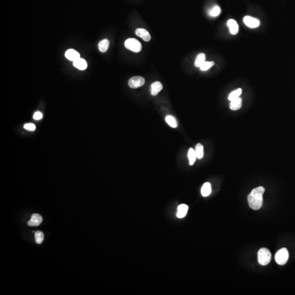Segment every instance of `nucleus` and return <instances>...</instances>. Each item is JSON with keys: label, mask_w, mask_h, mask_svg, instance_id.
<instances>
[{"label": "nucleus", "mask_w": 295, "mask_h": 295, "mask_svg": "<svg viewBox=\"0 0 295 295\" xmlns=\"http://www.w3.org/2000/svg\"><path fill=\"white\" fill-rule=\"evenodd\" d=\"M241 98H238L231 101L230 104V108L233 110H239L241 107Z\"/></svg>", "instance_id": "obj_14"}, {"label": "nucleus", "mask_w": 295, "mask_h": 295, "mask_svg": "<svg viewBox=\"0 0 295 295\" xmlns=\"http://www.w3.org/2000/svg\"><path fill=\"white\" fill-rule=\"evenodd\" d=\"M35 237L36 243L38 244H40L42 243L44 239V233L42 231H37L35 232Z\"/></svg>", "instance_id": "obj_22"}, {"label": "nucleus", "mask_w": 295, "mask_h": 295, "mask_svg": "<svg viewBox=\"0 0 295 295\" xmlns=\"http://www.w3.org/2000/svg\"><path fill=\"white\" fill-rule=\"evenodd\" d=\"M258 261L261 265L266 266L268 265L271 260V253L267 248H261L258 252Z\"/></svg>", "instance_id": "obj_2"}, {"label": "nucleus", "mask_w": 295, "mask_h": 295, "mask_svg": "<svg viewBox=\"0 0 295 295\" xmlns=\"http://www.w3.org/2000/svg\"><path fill=\"white\" fill-rule=\"evenodd\" d=\"M243 22L248 27L252 29L258 27L260 24L259 20L257 19L250 16H246L243 18Z\"/></svg>", "instance_id": "obj_6"}, {"label": "nucleus", "mask_w": 295, "mask_h": 295, "mask_svg": "<svg viewBox=\"0 0 295 295\" xmlns=\"http://www.w3.org/2000/svg\"><path fill=\"white\" fill-rule=\"evenodd\" d=\"M136 34L145 42H149L151 40L150 34L144 29H137L136 30Z\"/></svg>", "instance_id": "obj_9"}, {"label": "nucleus", "mask_w": 295, "mask_h": 295, "mask_svg": "<svg viewBox=\"0 0 295 295\" xmlns=\"http://www.w3.org/2000/svg\"><path fill=\"white\" fill-rule=\"evenodd\" d=\"M125 46L132 52L138 53L142 50V44L135 38H129L125 42Z\"/></svg>", "instance_id": "obj_3"}, {"label": "nucleus", "mask_w": 295, "mask_h": 295, "mask_svg": "<svg viewBox=\"0 0 295 295\" xmlns=\"http://www.w3.org/2000/svg\"><path fill=\"white\" fill-rule=\"evenodd\" d=\"M227 26L229 27L230 32L232 35H236L238 32L239 27L237 21L233 19H230L227 21Z\"/></svg>", "instance_id": "obj_11"}, {"label": "nucleus", "mask_w": 295, "mask_h": 295, "mask_svg": "<svg viewBox=\"0 0 295 295\" xmlns=\"http://www.w3.org/2000/svg\"><path fill=\"white\" fill-rule=\"evenodd\" d=\"M65 56L69 60L74 62L80 58V54L74 49H68L65 53Z\"/></svg>", "instance_id": "obj_8"}, {"label": "nucleus", "mask_w": 295, "mask_h": 295, "mask_svg": "<svg viewBox=\"0 0 295 295\" xmlns=\"http://www.w3.org/2000/svg\"><path fill=\"white\" fill-rule=\"evenodd\" d=\"M188 158H189V160L190 165H193L194 163V162L196 161L197 157L195 150L194 149H192V148L189 149V150L188 151Z\"/></svg>", "instance_id": "obj_18"}, {"label": "nucleus", "mask_w": 295, "mask_h": 295, "mask_svg": "<svg viewBox=\"0 0 295 295\" xmlns=\"http://www.w3.org/2000/svg\"><path fill=\"white\" fill-rule=\"evenodd\" d=\"M145 83V79L141 76L133 77L129 81V85L132 89H136L142 87Z\"/></svg>", "instance_id": "obj_5"}, {"label": "nucleus", "mask_w": 295, "mask_h": 295, "mask_svg": "<svg viewBox=\"0 0 295 295\" xmlns=\"http://www.w3.org/2000/svg\"><path fill=\"white\" fill-rule=\"evenodd\" d=\"M206 60V55L204 53H200L197 56L195 61H194V65L197 67H200L203 63L205 62Z\"/></svg>", "instance_id": "obj_16"}, {"label": "nucleus", "mask_w": 295, "mask_h": 295, "mask_svg": "<svg viewBox=\"0 0 295 295\" xmlns=\"http://www.w3.org/2000/svg\"><path fill=\"white\" fill-rule=\"evenodd\" d=\"M110 45V42L107 39L101 40L98 43V49L102 53L107 52Z\"/></svg>", "instance_id": "obj_15"}, {"label": "nucleus", "mask_w": 295, "mask_h": 295, "mask_svg": "<svg viewBox=\"0 0 295 295\" xmlns=\"http://www.w3.org/2000/svg\"><path fill=\"white\" fill-rule=\"evenodd\" d=\"M220 12H221V9L220 8V7L218 6H215L210 9L209 12V14L210 16H213V17H215V16H219L220 13Z\"/></svg>", "instance_id": "obj_24"}, {"label": "nucleus", "mask_w": 295, "mask_h": 295, "mask_svg": "<svg viewBox=\"0 0 295 295\" xmlns=\"http://www.w3.org/2000/svg\"><path fill=\"white\" fill-rule=\"evenodd\" d=\"M265 191L263 186L254 189L248 196L249 205L254 210H259L263 203V194Z\"/></svg>", "instance_id": "obj_1"}, {"label": "nucleus", "mask_w": 295, "mask_h": 295, "mask_svg": "<svg viewBox=\"0 0 295 295\" xmlns=\"http://www.w3.org/2000/svg\"><path fill=\"white\" fill-rule=\"evenodd\" d=\"M42 221L43 218L40 214H34L31 219L27 222V224L30 226H37L42 223Z\"/></svg>", "instance_id": "obj_7"}, {"label": "nucleus", "mask_w": 295, "mask_h": 295, "mask_svg": "<svg viewBox=\"0 0 295 295\" xmlns=\"http://www.w3.org/2000/svg\"><path fill=\"white\" fill-rule=\"evenodd\" d=\"M42 116L43 114L42 113H40V112H37L34 114L33 118H34L35 120H40V119L42 118Z\"/></svg>", "instance_id": "obj_26"}, {"label": "nucleus", "mask_w": 295, "mask_h": 295, "mask_svg": "<svg viewBox=\"0 0 295 295\" xmlns=\"http://www.w3.org/2000/svg\"><path fill=\"white\" fill-rule=\"evenodd\" d=\"M289 255L286 248H282L277 251L275 256V261L280 265H284L288 259Z\"/></svg>", "instance_id": "obj_4"}, {"label": "nucleus", "mask_w": 295, "mask_h": 295, "mask_svg": "<svg viewBox=\"0 0 295 295\" xmlns=\"http://www.w3.org/2000/svg\"><path fill=\"white\" fill-rule=\"evenodd\" d=\"M241 92H242V90L241 89H238L232 92L228 96V100L231 101L236 98H239V96L241 94Z\"/></svg>", "instance_id": "obj_21"}, {"label": "nucleus", "mask_w": 295, "mask_h": 295, "mask_svg": "<svg viewBox=\"0 0 295 295\" xmlns=\"http://www.w3.org/2000/svg\"><path fill=\"white\" fill-rule=\"evenodd\" d=\"M166 121L167 123L168 124L173 128H176L178 126V123H177L176 119H175L174 116H171V115H168L166 117Z\"/></svg>", "instance_id": "obj_20"}, {"label": "nucleus", "mask_w": 295, "mask_h": 295, "mask_svg": "<svg viewBox=\"0 0 295 295\" xmlns=\"http://www.w3.org/2000/svg\"><path fill=\"white\" fill-rule=\"evenodd\" d=\"M211 193V185L209 183H206L202 186L201 189V194L203 196L207 197Z\"/></svg>", "instance_id": "obj_17"}, {"label": "nucleus", "mask_w": 295, "mask_h": 295, "mask_svg": "<svg viewBox=\"0 0 295 295\" xmlns=\"http://www.w3.org/2000/svg\"><path fill=\"white\" fill-rule=\"evenodd\" d=\"M214 64L215 63L214 61H211V62L205 61V62L201 66V67H199V68H200V69H201V71H207L208 69H210V68L212 67L214 65Z\"/></svg>", "instance_id": "obj_23"}, {"label": "nucleus", "mask_w": 295, "mask_h": 295, "mask_svg": "<svg viewBox=\"0 0 295 295\" xmlns=\"http://www.w3.org/2000/svg\"><path fill=\"white\" fill-rule=\"evenodd\" d=\"M163 88V86L160 82H155L152 83L150 87V92L153 96H156L161 91Z\"/></svg>", "instance_id": "obj_10"}, {"label": "nucleus", "mask_w": 295, "mask_h": 295, "mask_svg": "<svg viewBox=\"0 0 295 295\" xmlns=\"http://www.w3.org/2000/svg\"><path fill=\"white\" fill-rule=\"evenodd\" d=\"M73 66L80 70H84L87 68V61L84 59L79 58L76 61H74Z\"/></svg>", "instance_id": "obj_12"}, {"label": "nucleus", "mask_w": 295, "mask_h": 295, "mask_svg": "<svg viewBox=\"0 0 295 295\" xmlns=\"http://www.w3.org/2000/svg\"><path fill=\"white\" fill-rule=\"evenodd\" d=\"M24 128L25 129L28 130V131H34L36 129V126L32 123H29V124H25Z\"/></svg>", "instance_id": "obj_25"}, {"label": "nucleus", "mask_w": 295, "mask_h": 295, "mask_svg": "<svg viewBox=\"0 0 295 295\" xmlns=\"http://www.w3.org/2000/svg\"><path fill=\"white\" fill-rule=\"evenodd\" d=\"M195 152L196 154L197 158L201 159L203 158L204 155V146L200 143H198L195 147Z\"/></svg>", "instance_id": "obj_19"}, {"label": "nucleus", "mask_w": 295, "mask_h": 295, "mask_svg": "<svg viewBox=\"0 0 295 295\" xmlns=\"http://www.w3.org/2000/svg\"><path fill=\"white\" fill-rule=\"evenodd\" d=\"M188 206L185 204H182L178 206L177 217L179 218H183L185 216L188 210Z\"/></svg>", "instance_id": "obj_13"}]
</instances>
